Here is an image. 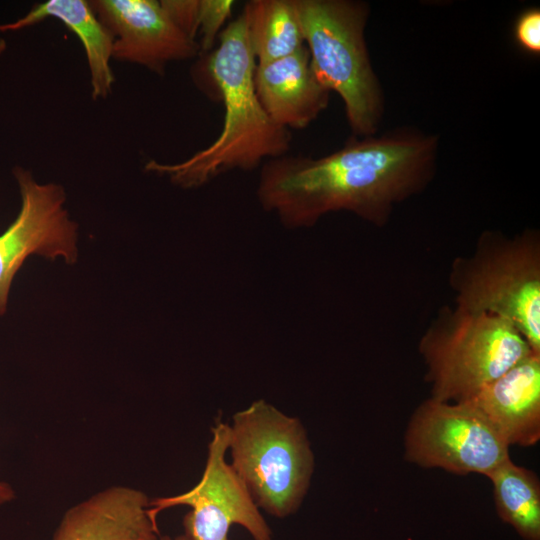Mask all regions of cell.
<instances>
[{"label":"cell","instance_id":"3","mask_svg":"<svg viewBox=\"0 0 540 540\" xmlns=\"http://www.w3.org/2000/svg\"><path fill=\"white\" fill-rule=\"evenodd\" d=\"M295 3L315 75L340 96L352 135H376L385 100L365 40L369 4L360 0Z\"/></svg>","mask_w":540,"mask_h":540},{"label":"cell","instance_id":"4","mask_svg":"<svg viewBox=\"0 0 540 540\" xmlns=\"http://www.w3.org/2000/svg\"><path fill=\"white\" fill-rule=\"evenodd\" d=\"M230 465L256 505L285 518L301 506L314 470V455L300 420L264 399L236 412L229 424Z\"/></svg>","mask_w":540,"mask_h":540},{"label":"cell","instance_id":"9","mask_svg":"<svg viewBox=\"0 0 540 540\" xmlns=\"http://www.w3.org/2000/svg\"><path fill=\"white\" fill-rule=\"evenodd\" d=\"M21 207L8 228L0 235V316L7 310L15 274L32 254L48 259L62 257L66 263L77 260V224L64 208L62 186L39 183L20 166L13 169Z\"/></svg>","mask_w":540,"mask_h":540},{"label":"cell","instance_id":"1","mask_svg":"<svg viewBox=\"0 0 540 540\" xmlns=\"http://www.w3.org/2000/svg\"><path fill=\"white\" fill-rule=\"evenodd\" d=\"M439 138L402 127L381 135H351L336 151L314 158L288 153L261 166L262 207L288 227H309L322 216L349 211L383 224L393 206L432 180Z\"/></svg>","mask_w":540,"mask_h":540},{"label":"cell","instance_id":"18","mask_svg":"<svg viewBox=\"0 0 540 540\" xmlns=\"http://www.w3.org/2000/svg\"><path fill=\"white\" fill-rule=\"evenodd\" d=\"M514 38L526 53L540 54V9L531 7L522 11L514 25Z\"/></svg>","mask_w":540,"mask_h":540},{"label":"cell","instance_id":"14","mask_svg":"<svg viewBox=\"0 0 540 540\" xmlns=\"http://www.w3.org/2000/svg\"><path fill=\"white\" fill-rule=\"evenodd\" d=\"M47 18L61 21L81 41L87 59L91 96L93 100L105 99L112 91L114 75L111 69L113 37L100 22L90 1L48 0L21 18L0 24V32L18 31Z\"/></svg>","mask_w":540,"mask_h":540},{"label":"cell","instance_id":"10","mask_svg":"<svg viewBox=\"0 0 540 540\" xmlns=\"http://www.w3.org/2000/svg\"><path fill=\"white\" fill-rule=\"evenodd\" d=\"M90 5L112 35V59L164 75L169 63L200 55L198 42L171 19L160 1L94 0Z\"/></svg>","mask_w":540,"mask_h":540},{"label":"cell","instance_id":"7","mask_svg":"<svg viewBox=\"0 0 540 540\" xmlns=\"http://www.w3.org/2000/svg\"><path fill=\"white\" fill-rule=\"evenodd\" d=\"M404 447L409 462L459 475L487 476L510 458L507 443L470 404L433 398L413 413Z\"/></svg>","mask_w":540,"mask_h":540},{"label":"cell","instance_id":"8","mask_svg":"<svg viewBox=\"0 0 540 540\" xmlns=\"http://www.w3.org/2000/svg\"><path fill=\"white\" fill-rule=\"evenodd\" d=\"M207 460L199 482L181 494L157 497L149 502V514L157 522L160 512L187 506L184 534L191 540H229L232 525L243 527L253 540H272V531L247 487L226 461L229 424L216 421L211 429Z\"/></svg>","mask_w":540,"mask_h":540},{"label":"cell","instance_id":"15","mask_svg":"<svg viewBox=\"0 0 540 540\" xmlns=\"http://www.w3.org/2000/svg\"><path fill=\"white\" fill-rule=\"evenodd\" d=\"M242 13L257 64L283 58L305 46L295 0H251Z\"/></svg>","mask_w":540,"mask_h":540},{"label":"cell","instance_id":"11","mask_svg":"<svg viewBox=\"0 0 540 540\" xmlns=\"http://www.w3.org/2000/svg\"><path fill=\"white\" fill-rule=\"evenodd\" d=\"M470 404L511 445L540 439V354L531 352L471 398Z\"/></svg>","mask_w":540,"mask_h":540},{"label":"cell","instance_id":"16","mask_svg":"<svg viewBox=\"0 0 540 540\" xmlns=\"http://www.w3.org/2000/svg\"><path fill=\"white\" fill-rule=\"evenodd\" d=\"M486 477L493 485L501 520L525 540H540V482L537 475L510 458Z\"/></svg>","mask_w":540,"mask_h":540},{"label":"cell","instance_id":"2","mask_svg":"<svg viewBox=\"0 0 540 540\" xmlns=\"http://www.w3.org/2000/svg\"><path fill=\"white\" fill-rule=\"evenodd\" d=\"M218 40L217 47L206 54L204 67L224 105L220 134L182 162L150 160L145 164L146 171L167 176L184 189L201 187L231 170H253L264 159L287 154L291 146L290 131L269 118L257 97L256 60L243 13L222 30Z\"/></svg>","mask_w":540,"mask_h":540},{"label":"cell","instance_id":"6","mask_svg":"<svg viewBox=\"0 0 540 540\" xmlns=\"http://www.w3.org/2000/svg\"><path fill=\"white\" fill-rule=\"evenodd\" d=\"M481 249L455 274L459 307L510 322L540 354V259L535 237Z\"/></svg>","mask_w":540,"mask_h":540},{"label":"cell","instance_id":"20","mask_svg":"<svg viewBox=\"0 0 540 540\" xmlns=\"http://www.w3.org/2000/svg\"><path fill=\"white\" fill-rule=\"evenodd\" d=\"M15 498L14 488L9 483L0 480V507L12 502Z\"/></svg>","mask_w":540,"mask_h":540},{"label":"cell","instance_id":"12","mask_svg":"<svg viewBox=\"0 0 540 540\" xmlns=\"http://www.w3.org/2000/svg\"><path fill=\"white\" fill-rule=\"evenodd\" d=\"M147 494L126 485L106 487L71 506L52 540H157Z\"/></svg>","mask_w":540,"mask_h":540},{"label":"cell","instance_id":"22","mask_svg":"<svg viewBox=\"0 0 540 540\" xmlns=\"http://www.w3.org/2000/svg\"><path fill=\"white\" fill-rule=\"evenodd\" d=\"M6 49V42L4 39L0 38V55L5 51Z\"/></svg>","mask_w":540,"mask_h":540},{"label":"cell","instance_id":"13","mask_svg":"<svg viewBox=\"0 0 540 540\" xmlns=\"http://www.w3.org/2000/svg\"><path fill=\"white\" fill-rule=\"evenodd\" d=\"M257 97L269 118L285 129H303L326 110L330 91L315 75L305 46L280 59L257 64Z\"/></svg>","mask_w":540,"mask_h":540},{"label":"cell","instance_id":"5","mask_svg":"<svg viewBox=\"0 0 540 540\" xmlns=\"http://www.w3.org/2000/svg\"><path fill=\"white\" fill-rule=\"evenodd\" d=\"M421 351L428 365L431 398L444 402L471 398L534 352L507 320L460 307L446 324L427 333Z\"/></svg>","mask_w":540,"mask_h":540},{"label":"cell","instance_id":"19","mask_svg":"<svg viewBox=\"0 0 540 540\" xmlns=\"http://www.w3.org/2000/svg\"><path fill=\"white\" fill-rule=\"evenodd\" d=\"M160 2L174 23L186 35L197 41L199 0H162Z\"/></svg>","mask_w":540,"mask_h":540},{"label":"cell","instance_id":"21","mask_svg":"<svg viewBox=\"0 0 540 540\" xmlns=\"http://www.w3.org/2000/svg\"><path fill=\"white\" fill-rule=\"evenodd\" d=\"M157 540H191L187 535L181 534L177 535L175 537H171L169 535L159 536Z\"/></svg>","mask_w":540,"mask_h":540},{"label":"cell","instance_id":"17","mask_svg":"<svg viewBox=\"0 0 540 540\" xmlns=\"http://www.w3.org/2000/svg\"><path fill=\"white\" fill-rule=\"evenodd\" d=\"M234 4L233 0H199L197 36L200 55H206L213 50Z\"/></svg>","mask_w":540,"mask_h":540}]
</instances>
